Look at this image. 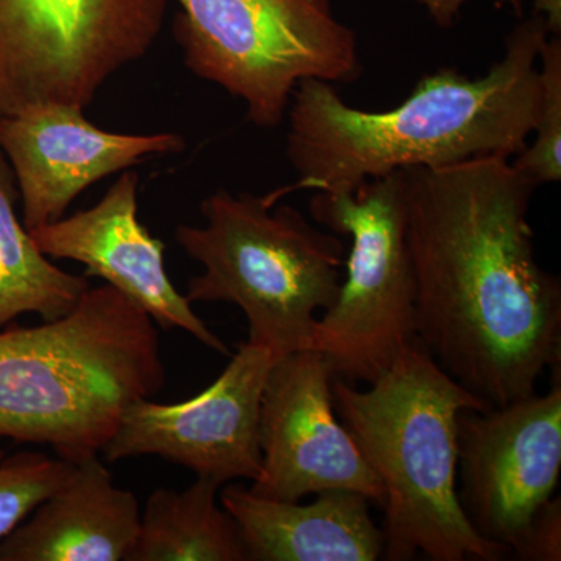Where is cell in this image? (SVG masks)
I'll list each match as a JSON object with an SVG mask.
<instances>
[{
    "mask_svg": "<svg viewBox=\"0 0 561 561\" xmlns=\"http://www.w3.org/2000/svg\"><path fill=\"white\" fill-rule=\"evenodd\" d=\"M309 209L313 220L351 239L337 301L317 320L311 348L345 381L375 382L416 341L404 172L350 192H316Z\"/></svg>",
    "mask_w": 561,
    "mask_h": 561,
    "instance_id": "cell-7",
    "label": "cell"
},
{
    "mask_svg": "<svg viewBox=\"0 0 561 561\" xmlns=\"http://www.w3.org/2000/svg\"><path fill=\"white\" fill-rule=\"evenodd\" d=\"M139 175L124 172L98 205L31 230L41 253L84 265L87 278H102L139 306L164 331L183 330L208 348L231 356L227 343L194 312L165 271V243L138 217Z\"/></svg>",
    "mask_w": 561,
    "mask_h": 561,
    "instance_id": "cell-13",
    "label": "cell"
},
{
    "mask_svg": "<svg viewBox=\"0 0 561 561\" xmlns=\"http://www.w3.org/2000/svg\"><path fill=\"white\" fill-rule=\"evenodd\" d=\"M549 36L535 13L513 28L485 76L438 69L381 113L353 108L328 81H300L287 111L286 153L298 173L289 191L350 192L405 169L522 153L537 124V66Z\"/></svg>",
    "mask_w": 561,
    "mask_h": 561,
    "instance_id": "cell-2",
    "label": "cell"
},
{
    "mask_svg": "<svg viewBox=\"0 0 561 561\" xmlns=\"http://www.w3.org/2000/svg\"><path fill=\"white\" fill-rule=\"evenodd\" d=\"M540 110L535 140L518 154L513 165L535 186L561 179V39L549 36L540 50Z\"/></svg>",
    "mask_w": 561,
    "mask_h": 561,
    "instance_id": "cell-19",
    "label": "cell"
},
{
    "mask_svg": "<svg viewBox=\"0 0 561 561\" xmlns=\"http://www.w3.org/2000/svg\"><path fill=\"white\" fill-rule=\"evenodd\" d=\"M18 198L14 173L0 150V330L27 312L60 320L91 287L87 276L66 273L41 253L18 217Z\"/></svg>",
    "mask_w": 561,
    "mask_h": 561,
    "instance_id": "cell-17",
    "label": "cell"
},
{
    "mask_svg": "<svg viewBox=\"0 0 561 561\" xmlns=\"http://www.w3.org/2000/svg\"><path fill=\"white\" fill-rule=\"evenodd\" d=\"M416 339L490 408L560 364V279L535 257V184L505 154L405 169Z\"/></svg>",
    "mask_w": 561,
    "mask_h": 561,
    "instance_id": "cell-1",
    "label": "cell"
},
{
    "mask_svg": "<svg viewBox=\"0 0 561 561\" xmlns=\"http://www.w3.org/2000/svg\"><path fill=\"white\" fill-rule=\"evenodd\" d=\"M219 497L238 523L250 561H375L386 549L371 502L356 491H323L301 505L231 483Z\"/></svg>",
    "mask_w": 561,
    "mask_h": 561,
    "instance_id": "cell-15",
    "label": "cell"
},
{
    "mask_svg": "<svg viewBox=\"0 0 561 561\" xmlns=\"http://www.w3.org/2000/svg\"><path fill=\"white\" fill-rule=\"evenodd\" d=\"M283 191L264 197L219 190L202 202L205 227H176V243L205 272L187 280L191 302L239 306L250 343L276 359L311 348L316 312L337 301L345 242L313 228L300 210L273 209Z\"/></svg>",
    "mask_w": 561,
    "mask_h": 561,
    "instance_id": "cell-5",
    "label": "cell"
},
{
    "mask_svg": "<svg viewBox=\"0 0 561 561\" xmlns=\"http://www.w3.org/2000/svg\"><path fill=\"white\" fill-rule=\"evenodd\" d=\"M276 357L241 343L208 389L176 404L133 401L103 448L108 461L158 456L224 485L262 474L261 400Z\"/></svg>",
    "mask_w": 561,
    "mask_h": 561,
    "instance_id": "cell-9",
    "label": "cell"
},
{
    "mask_svg": "<svg viewBox=\"0 0 561 561\" xmlns=\"http://www.w3.org/2000/svg\"><path fill=\"white\" fill-rule=\"evenodd\" d=\"M419 2L426 9L438 27L451 28L465 3L470 0H419ZM500 2L508 3L515 13H523L524 0H500Z\"/></svg>",
    "mask_w": 561,
    "mask_h": 561,
    "instance_id": "cell-21",
    "label": "cell"
},
{
    "mask_svg": "<svg viewBox=\"0 0 561 561\" xmlns=\"http://www.w3.org/2000/svg\"><path fill=\"white\" fill-rule=\"evenodd\" d=\"M154 321L110 284L69 316L0 330V437L50 446L80 465L101 456L133 401L165 383Z\"/></svg>",
    "mask_w": 561,
    "mask_h": 561,
    "instance_id": "cell-3",
    "label": "cell"
},
{
    "mask_svg": "<svg viewBox=\"0 0 561 561\" xmlns=\"http://www.w3.org/2000/svg\"><path fill=\"white\" fill-rule=\"evenodd\" d=\"M139 529L135 494L95 457L0 541V561H130Z\"/></svg>",
    "mask_w": 561,
    "mask_h": 561,
    "instance_id": "cell-14",
    "label": "cell"
},
{
    "mask_svg": "<svg viewBox=\"0 0 561 561\" xmlns=\"http://www.w3.org/2000/svg\"><path fill=\"white\" fill-rule=\"evenodd\" d=\"M219 489L197 476L186 490H154L130 561H250L238 523L217 502Z\"/></svg>",
    "mask_w": 561,
    "mask_h": 561,
    "instance_id": "cell-16",
    "label": "cell"
},
{
    "mask_svg": "<svg viewBox=\"0 0 561 561\" xmlns=\"http://www.w3.org/2000/svg\"><path fill=\"white\" fill-rule=\"evenodd\" d=\"M76 465L43 453L7 454L0 448V541L60 489Z\"/></svg>",
    "mask_w": 561,
    "mask_h": 561,
    "instance_id": "cell-18",
    "label": "cell"
},
{
    "mask_svg": "<svg viewBox=\"0 0 561 561\" xmlns=\"http://www.w3.org/2000/svg\"><path fill=\"white\" fill-rule=\"evenodd\" d=\"M343 426L386 490L390 561H497L511 551L474 529L457 493L459 415L490 405L451 378L416 339L357 390L332 382Z\"/></svg>",
    "mask_w": 561,
    "mask_h": 561,
    "instance_id": "cell-4",
    "label": "cell"
},
{
    "mask_svg": "<svg viewBox=\"0 0 561 561\" xmlns=\"http://www.w3.org/2000/svg\"><path fill=\"white\" fill-rule=\"evenodd\" d=\"M508 549L524 561L561 560V501L551 497L538 508L511 542Z\"/></svg>",
    "mask_w": 561,
    "mask_h": 561,
    "instance_id": "cell-20",
    "label": "cell"
},
{
    "mask_svg": "<svg viewBox=\"0 0 561 561\" xmlns=\"http://www.w3.org/2000/svg\"><path fill=\"white\" fill-rule=\"evenodd\" d=\"M70 103H38L0 121V150L16 180L28 231L62 219L81 192L151 154L180 153L175 133L102 130Z\"/></svg>",
    "mask_w": 561,
    "mask_h": 561,
    "instance_id": "cell-12",
    "label": "cell"
},
{
    "mask_svg": "<svg viewBox=\"0 0 561 561\" xmlns=\"http://www.w3.org/2000/svg\"><path fill=\"white\" fill-rule=\"evenodd\" d=\"M171 0H0V121L38 103L87 108L146 57Z\"/></svg>",
    "mask_w": 561,
    "mask_h": 561,
    "instance_id": "cell-8",
    "label": "cell"
},
{
    "mask_svg": "<svg viewBox=\"0 0 561 561\" xmlns=\"http://www.w3.org/2000/svg\"><path fill=\"white\" fill-rule=\"evenodd\" d=\"M172 32L186 68L242 99L247 119L273 130L302 80H359L356 32L331 0H175Z\"/></svg>",
    "mask_w": 561,
    "mask_h": 561,
    "instance_id": "cell-6",
    "label": "cell"
},
{
    "mask_svg": "<svg viewBox=\"0 0 561 561\" xmlns=\"http://www.w3.org/2000/svg\"><path fill=\"white\" fill-rule=\"evenodd\" d=\"M330 364L313 348L272 365L261 400L262 474L251 493L298 502L309 494L350 490L386 507L378 476L334 415Z\"/></svg>",
    "mask_w": 561,
    "mask_h": 561,
    "instance_id": "cell-10",
    "label": "cell"
},
{
    "mask_svg": "<svg viewBox=\"0 0 561 561\" xmlns=\"http://www.w3.org/2000/svg\"><path fill=\"white\" fill-rule=\"evenodd\" d=\"M459 500L474 529L507 546L551 500L561 470V382L459 415Z\"/></svg>",
    "mask_w": 561,
    "mask_h": 561,
    "instance_id": "cell-11",
    "label": "cell"
}]
</instances>
